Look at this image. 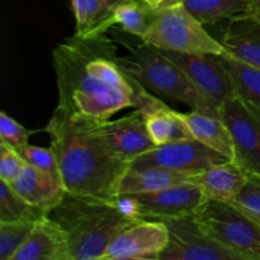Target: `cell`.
<instances>
[{"instance_id": "cell-1", "label": "cell", "mask_w": 260, "mask_h": 260, "mask_svg": "<svg viewBox=\"0 0 260 260\" xmlns=\"http://www.w3.org/2000/svg\"><path fill=\"white\" fill-rule=\"evenodd\" d=\"M58 88L57 108L85 118L107 121L126 108H136L145 86L121 68L117 48L104 35L76 36L52 52Z\"/></svg>"}, {"instance_id": "cell-2", "label": "cell", "mask_w": 260, "mask_h": 260, "mask_svg": "<svg viewBox=\"0 0 260 260\" xmlns=\"http://www.w3.org/2000/svg\"><path fill=\"white\" fill-rule=\"evenodd\" d=\"M102 122L56 107L45 131L57 157L66 192L114 201L119 180L129 165L111 151L102 134Z\"/></svg>"}, {"instance_id": "cell-3", "label": "cell", "mask_w": 260, "mask_h": 260, "mask_svg": "<svg viewBox=\"0 0 260 260\" xmlns=\"http://www.w3.org/2000/svg\"><path fill=\"white\" fill-rule=\"evenodd\" d=\"M47 216L65 231L70 260H102L112 240L139 221L123 215L116 200L71 193H66Z\"/></svg>"}, {"instance_id": "cell-4", "label": "cell", "mask_w": 260, "mask_h": 260, "mask_svg": "<svg viewBox=\"0 0 260 260\" xmlns=\"http://www.w3.org/2000/svg\"><path fill=\"white\" fill-rule=\"evenodd\" d=\"M118 62L128 75L151 93L179 102L196 111L220 114L164 51L142 42V45L132 48L128 56L118 57Z\"/></svg>"}, {"instance_id": "cell-5", "label": "cell", "mask_w": 260, "mask_h": 260, "mask_svg": "<svg viewBox=\"0 0 260 260\" xmlns=\"http://www.w3.org/2000/svg\"><path fill=\"white\" fill-rule=\"evenodd\" d=\"M141 41L170 52L229 55L221 41L212 37L206 30L205 24L180 2L157 9L149 30Z\"/></svg>"}, {"instance_id": "cell-6", "label": "cell", "mask_w": 260, "mask_h": 260, "mask_svg": "<svg viewBox=\"0 0 260 260\" xmlns=\"http://www.w3.org/2000/svg\"><path fill=\"white\" fill-rule=\"evenodd\" d=\"M196 218L203 230L243 260H260V220L234 202L207 200Z\"/></svg>"}, {"instance_id": "cell-7", "label": "cell", "mask_w": 260, "mask_h": 260, "mask_svg": "<svg viewBox=\"0 0 260 260\" xmlns=\"http://www.w3.org/2000/svg\"><path fill=\"white\" fill-rule=\"evenodd\" d=\"M220 116L234 140V161L260 179V109L235 95L225 102Z\"/></svg>"}, {"instance_id": "cell-8", "label": "cell", "mask_w": 260, "mask_h": 260, "mask_svg": "<svg viewBox=\"0 0 260 260\" xmlns=\"http://www.w3.org/2000/svg\"><path fill=\"white\" fill-rule=\"evenodd\" d=\"M173 61L180 66L203 98L220 112L229 99L236 95L235 85L222 55L187 53L164 51Z\"/></svg>"}, {"instance_id": "cell-9", "label": "cell", "mask_w": 260, "mask_h": 260, "mask_svg": "<svg viewBox=\"0 0 260 260\" xmlns=\"http://www.w3.org/2000/svg\"><path fill=\"white\" fill-rule=\"evenodd\" d=\"M169 229V243L160 260H243L213 240L196 216L165 221Z\"/></svg>"}, {"instance_id": "cell-10", "label": "cell", "mask_w": 260, "mask_h": 260, "mask_svg": "<svg viewBox=\"0 0 260 260\" xmlns=\"http://www.w3.org/2000/svg\"><path fill=\"white\" fill-rule=\"evenodd\" d=\"M228 160L223 155L193 139L154 147L136 157L129 168L156 167L197 175L207 168Z\"/></svg>"}, {"instance_id": "cell-11", "label": "cell", "mask_w": 260, "mask_h": 260, "mask_svg": "<svg viewBox=\"0 0 260 260\" xmlns=\"http://www.w3.org/2000/svg\"><path fill=\"white\" fill-rule=\"evenodd\" d=\"M140 218L169 221L196 216L206 201L205 192L196 182H184L164 189L132 194Z\"/></svg>"}, {"instance_id": "cell-12", "label": "cell", "mask_w": 260, "mask_h": 260, "mask_svg": "<svg viewBox=\"0 0 260 260\" xmlns=\"http://www.w3.org/2000/svg\"><path fill=\"white\" fill-rule=\"evenodd\" d=\"M169 243L165 221L142 218L112 240L102 260H160Z\"/></svg>"}, {"instance_id": "cell-13", "label": "cell", "mask_w": 260, "mask_h": 260, "mask_svg": "<svg viewBox=\"0 0 260 260\" xmlns=\"http://www.w3.org/2000/svg\"><path fill=\"white\" fill-rule=\"evenodd\" d=\"M101 129L111 151L128 165L140 155L156 147L147 131L144 113L140 109L122 118L103 121Z\"/></svg>"}, {"instance_id": "cell-14", "label": "cell", "mask_w": 260, "mask_h": 260, "mask_svg": "<svg viewBox=\"0 0 260 260\" xmlns=\"http://www.w3.org/2000/svg\"><path fill=\"white\" fill-rule=\"evenodd\" d=\"M10 184L24 200L47 215L66 196V188L60 177L42 172L27 164L22 174Z\"/></svg>"}, {"instance_id": "cell-15", "label": "cell", "mask_w": 260, "mask_h": 260, "mask_svg": "<svg viewBox=\"0 0 260 260\" xmlns=\"http://www.w3.org/2000/svg\"><path fill=\"white\" fill-rule=\"evenodd\" d=\"M12 260H70L65 231L45 216L37 221L29 238Z\"/></svg>"}, {"instance_id": "cell-16", "label": "cell", "mask_w": 260, "mask_h": 260, "mask_svg": "<svg viewBox=\"0 0 260 260\" xmlns=\"http://www.w3.org/2000/svg\"><path fill=\"white\" fill-rule=\"evenodd\" d=\"M146 121L147 131L156 146L193 140L182 112H177L154 95L140 108Z\"/></svg>"}, {"instance_id": "cell-17", "label": "cell", "mask_w": 260, "mask_h": 260, "mask_svg": "<svg viewBox=\"0 0 260 260\" xmlns=\"http://www.w3.org/2000/svg\"><path fill=\"white\" fill-rule=\"evenodd\" d=\"M221 43L230 56L260 68V17L240 15L229 20Z\"/></svg>"}, {"instance_id": "cell-18", "label": "cell", "mask_w": 260, "mask_h": 260, "mask_svg": "<svg viewBox=\"0 0 260 260\" xmlns=\"http://www.w3.org/2000/svg\"><path fill=\"white\" fill-rule=\"evenodd\" d=\"M249 174L234 160L215 164L196 175L208 200L234 202L248 182Z\"/></svg>"}, {"instance_id": "cell-19", "label": "cell", "mask_w": 260, "mask_h": 260, "mask_svg": "<svg viewBox=\"0 0 260 260\" xmlns=\"http://www.w3.org/2000/svg\"><path fill=\"white\" fill-rule=\"evenodd\" d=\"M183 118L187 122L193 139L223 155L229 160H234L235 149L233 135L220 114L192 109L188 113H183Z\"/></svg>"}, {"instance_id": "cell-20", "label": "cell", "mask_w": 260, "mask_h": 260, "mask_svg": "<svg viewBox=\"0 0 260 260\" xmlns=\"http://www.w3.org/2000/svg\"><path fill=\"white\" fill-rule=\"evenodd\" d=\"M196 175L164 168H128L118 184V196L147 193L184 182H194Z\"/></svg>"}, {"instance_id": "cell-21", "label": "cell", "mask_w": 260, "mask_h": 260, "mask_svg": "<svg viewBox=\"0 0 260 260\" xmlns=\"http://www.w3.org/2000/svg\"><path fill=\"white\" fill-rule=\"evenodd\" d=\"M75 17V35L79 38H93L114 27L112 9L103 0H70Z\"/></svg>"}, {"instance_id": "cell-22", "label": "cell", "mask_w": 260, "mask_h": 260, "mask_svg": "<svg viewBox=\"0 0 260 260\" xmlns=\"http://www.w3.org/2000/svg\"><path fill=\"white\" fill-rule=\"evenodd\" d=\"M203 24L231 20L248 13L246 0H179Z\"/></svg>"}, {"instance_id": "cell-23", "label": "cell", "mask_w": 260, "mask_h": 260, "mask_svg": "<svg viewBox=\"0 0 260 260\" xmlns=\"http://www.w3.org/2000/svg\"><path fill=\"white\" fill-rule=\"evenodd\" d=\"M156 10L140 0H124L112 10L114 25L141 40L149 30Z\"/></svg>"}, {"instance_id": "cell-24", "label": "cell", "mask_w": 260, "mask_h": 260, "mask_svg": "<svg viewBox=\"0 0 260 260\" xmlns=\"http://www.w3.org/2000/svg\"><path fill=\"white\" fill-rule=\"evenodd\" d=\"M235 85L236 95L260 109V68L249 65L230 55H222Z\"/></svg>"}, {"instance_id": "cell-25", "label": "cell", "mask_w": 260, "mask_h": 260, "mask_svg": "<svg viewBox=\"0 0 260 260\" xmlns=\"http://www.w3.org/2000/svg\"><path fill=\"white\" fill-rule=\"evenodd\" d=\"M45 216L47 215L24 200L9 182L0 179V221H38Z\"/></svg>"}, {"instance_id": "cell-26", "label": "cell", "mask_w": 260, "mask_h": 260, "mask_svg": "<svg viewBox=\"0 0 260 260\" xmlns=\"http://www.w3.org/2000/svg\"><path fill=\"white\" fill-rule=\"evenodd\" d=\"M37 221H0V259L12 260L32 234Z\"/></svg>"}, {"instance_id": "cell-27", "label": "cell", "mask_w": 260, "mask_h": 260, "mask_svg": "<svg viewBox=\"0 0 260 260\" xmlns=\"http://www.w3.org/2000/svg\"><path fill=\"white\" fill-rule=\"evenodd\" d=\"M18 151L23 156V159L28 162V164L33 165L37 169L42 170V172L50 173V174L56 175V177L61 178L60 167H58L57 157H56L55 152L51 149H45V147L35 146V145L27 144L19 149Z\"/></svg>"}, {"instance_id": "cell-28", "label": "cell", "mask_w": 260, "mask_h": 260, "mask_svg": "<svg viewBox=\"0 0 260 260\" xmlns=\"http://www.w3.org/2000/svg\"><path fill=\"white\" fill-rule=\"evenodd\" d=\"M32 132L5 112L0 113V141L19 150L28 144Z\"/></svg>"}, {"instance_id": "cell-29", "label": "cell", "mask_w": 260, "mask_h": 260, "mask_svg": "<svg viewBox=\"0 0 260 260\" xmlns=\"http://www.w3.org/2000/svg\"><path fill=\"white\" fill-rule=\"evenodd\" d=\"M27 164L17 149L0 142V179L12 183L22 174Z\"/></svg>"}, {"instance_id": "cell-30", "label": "cell", "mask_w": 260, "mask_h": 260, "mask_svg": "<svg viewBox=\"0 0 260 260\" xmlns=\"http://www.w3.org/2000/svg\"><path fill=\"white\" fill-rule=\"evenodd\" d=\"M234 203L250 211L254 215L260 216V179L249 175L248 182L240 190Z\"/></svg>"}, {"instance_id": "cell-31", "label": "cell", "mask_w": 260, "mask_h": 260, "mask_svg": "<svg viewBox=\"0 0 260 260\" xmlns=\"http://www.w3.org/2000/svg\"><path fill=\"white\" fill-rule=\"evenodd\" d=\"M140 2L145 3V4L149 5L150 8L157 10V9H160V8H162V7H167V5L173 4V3L179 2V0H140Z\"/></svg>"}, {"instance_id": "cell-32", "label": "cell", "mask_w": 260, "mask_h": 260, "mask_svg": "<svg viewBox=\"0 0 260 260\" xmlns=\"http://www.w3.org/2000/svg\"><path fill=\"white\" fill-rule=\"evenodd\" d=\"M248 13L244 15H258L260 17V0H246Z\"/></svg>"}, {"instance_id": "cell-33", "label": "cell", "mask_w": 260, "mask_h": 260, "mask_svg": "<svg viewBox=\"0 0 260 260\" xmlns=\"http://www.w3.org/2000/svg\"><path fill=\"white\" fill-rule=\"evenodd\" d=\"M103 2L106 3V4L108 5V7L111 8L112 10H113L114 8L117 7V5L121 4V3H122V2H124V0H103Z\"/></svg>"}, {"instance_id": "cell-34", "label": "cell", "mask_w": 260, "mask_h": 260, "mask_svg": "<svg viewBox=\"0 0 260 260\" xmlns=\"http://www.w3.org/2000/svg\"><path fill=\"white\" fill-rule=\"evenodd\" d=\"M258 217H259V220H260V216H258Z\"/></svg>"}]
</instances>
